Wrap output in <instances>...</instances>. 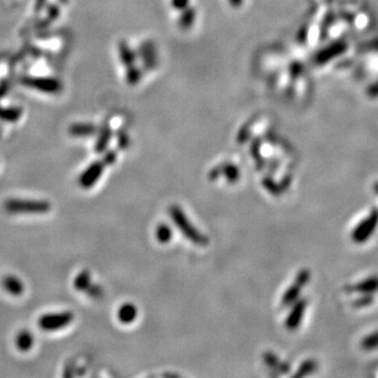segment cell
I'll return each mask as SVG.
<instances>
[{
  "instance_id": "6da1fadb",
  "label": "cell",
  "mask_w": 378,
  "mask_h": 378,
  "mask_svg": "<svg viewBox=\"0 0 378 378\" xmlns=\"http://www.w3.org/2000/svg\"><path fill=\"white\" fill-rule=\"evenodd\" d=\"M4 207L11 214H42L48 212L51 206L47 201L9 199Z\"/></svg>"
},
{
  "instance_id": "7a4b0ae2",
  "label": "cell",
  "mask_w": 378,
  "mask_h": 378,
  "mask_svg": "<svg viewBox=\"0 0 378 378\" xmlns=\"http://www.w3.org/2000/svg\"><path fill=\"white\" fill-rule=\"evenodd\" d=\"M169 213L171 219H173L175 224L178 226L179 230L183 233V235L188 238L189 240H192L193 243L199 246H206L208 243V239L204 234L200 233L195 226L189 222L188 218L186 214L183 212V210L177 205L171 206L169 209Z\"/></svg>"
},
{
  "instance_id": "3957f363",
  "label": "cell",
  "mask_w": 378,
  "mask_h": 378,
  "mask_svg": "<svg viewBox=\"0 0 378 378\" xmlns=\"http://www.w3.org/2000/svg\"><path fill=\"white\" fill-rule=\"evenodd\" d=\"M74 319V314L70 311L60 313H48L39 317L38 326L44 331L61 330L70 325Z\"/></svg>"
},
{
  "instance_id": "277c9868",
  "label": "cell",
  "mask_w": 378,
  "mask_h": 378,
  "mask_svg": "<svg viewBox=\"0 0 378 378\" xmlns=\"http://www.w3.org/2000/svg\"><path fill=\"white\" fill-rule=\"evenodd\" d=\"M378 225V209H373L371 213L359 223L351 233V237L355 243L362 244L371 237Z\"/></svg>"
},
{
  "instance_id": "5b68a950",
  "label": "cell",
  "mask_w": 378,
  "mask_h": 378,
  "mask_svg": "<svg viewBox=\"0 0 378 378\" xmlns=\"http://www.w3.org/2000/svg\"><path fill=\"white\" fill-rule=\"evenodd\" d=\"M103 168H104V165L101 162H95L92 165H90L87 170L83 171L79 178L80 186L84 189L92 188L101 177L103 173Z\"/></svg>"
},
{
  "instance_id": "8992f818",
  "label": "cell",
  "mask_w": 378,
  "mask_h": 378,
  "mask_svg": "<svg viewBox=\"0 0 378 378\" xmlns=\"http://www.w3.org/2000/svg\"><path fill=\"white\" fill-rule=\"evenodd\" d=\"M307 307V301L306 300H300L296 301L293 304V307H292V310L289 313L287 319H286V327L288 330L294 331L299 328V326L302 322L305 310Z\"/></svg>"
},
{
  "instance_id": "52a82bcc",
  "label": "cell",
  "mask_w": 378,
  "mask_h": 378,
  "mask_svg": "<svg viewBox=\"0 0 378 378\" xmlns=\"http://www.w3.org/2000/svg\"><path fill=\"white\" fill-rule=\"evenodd\" d=\"M3 286L6 291L14 296H20L24 291L22 282L14 276H6L3 280Z\"/></svg>"
},
{
  "instance_id": "ba28073f",
  "label": "cell",
  "mask_w": 378,
  "mask_h": 378,
  "mask_svg": "<svg viewBox=\"0 0 378 378\" xmlns=\"http://www.w3.org/2000/svg\"><path fill=\"white\" fill-rule=\"evenodd\" d=\"M354 290L360 294H373L378 291V277H371L354 286Z\"/></svg>"
},
{
  "instance_id": "9c48e42d",
  "label": "cell",
  "mask_w": 378,
  "mask_h": 378,
  "mask_svg": "<svg viewBox=\"0 0 378 378\" xmlns=\"http://www.w3.org/2000/svg\"><path fill=\"white\" fill-rule=\"evenodd\" d=\"M137 314H138V311H137V308L132 304H125L120 307L118 311V318L122 323H130L136 319Z\"/></svg>"
},
{
  "instance_id": "30bf717a",
  "label": "cell",
  "mask_w": 378,
  "mask_h": 378,
  "mask_svg": "<svg viewBox=\"0 0 378 378\" xmlns=\"http://www.w3.org/2000/svg\"><path fill=\"white\" fill-rule=\"evenodd\" d=\"M15 342H16V347L18 348V350H20L21 352H26L34 345V337L30 331L22 330L17 334Z\"/></svg>"
},
{
  "instance_id": "8fae6325",
  "label": "cell",
  "mask_w": 378,
  "mask_h": 378,
  "mask_svg": "<svg viewBox=\"0 0 378 378\" xmlns=\"http://www.w3.org/2000/svg\"><path fill=\"white\" fill-rule=\"evenodd\" d=\"M301 290H302V287L298 284H293L291 285L288 290L285 292V294L282 299V305L284 307H288V306H291L293 305L296 301H299V298H300V294H301Z\"/></svg>"
},
{
  "instance_id": "7c38bea8",
  "label": "cell",
  "mask_w": 378,
  "mask_h": 378,
  "mask_svg": "<svg viewBox=\"0 0 378 378\" xmlns=\"http://www.w3.org/2000/svg\"><path fill=\"white\" fill-rule=\"evenodd\" d=\"M91 286V274L88 270L81 271L74 281V287L78 291H87Z\"/></svg>"
},
{
  "instance_id": "4fadbf2b",
  "label": "cell",
  "mask_w": 378,
  "mask_h": 378,
  "mask_svg": "<svg viewBox=\"0 0 378 378\" xmlns=\"http://www.w3.org/2000/svg\"><path fill=\"white\" fill-rule=\"evenodd\" d=\"M32 87L46 91V92H56L58 91V83L53 81V80H46V79H40V80H31L30 81Z\"/></svg>"
},
{
  "instance_id": "5bb4252c",
  "label": "cell",
  "mask_w": 378,
  "mask_h": 378,
  "mask_svg": "<svg viewBox=\"0 0 378 378\" xmlns=\"http://www.w3.org/2000/svg\"><path fill=\"white\" fill-rule=\"evenodd\" d=\"M316 369H317V364H316L315 360L308 359L301 365V367L299 368L294 377H304V376H307V375H310V374L314 373Z\"/></svg>"
},
{
  "instance_id": "9a60e30c",
  "label": "cell",
  "mask_w": 378,
  "mask_h": 378,
  "mask_svg": "<svg viewBox=\"0 0 378 378\" xmlns=\"http://www.w3.org/2000/svg\"><path fill=\"white\" fill-rule=\"evenodd\" d=\"M156 237L160 243L165 244V243L169 242L171 237H173V230H171L170 227L167 226L166 224H161L157 227Z\"/></svg>"
},
{
  "instance_id": "2e32d148",
  "label": "cell",
  "mask_w": 378,
  "mask_h": 378,
  "mask_svg": "<svg viewBox=\"0 0 378 378\" xmlns=\"http://www.w3.org/2000/svg\"><path fill=\"white\" fill-rule=\"evenodd\" d=\"M360 346H362V348L366 351L377 349L378 348V331L367 335L362 340V342H360Z\"/></svg>"
},
{
  "instance_id": "e0dca14e",
  "label": "cell",
  "mask_w": 378,
  "mask_h": 378,
  "mask_svg": "<svg viewBox=\"0 0 378 378\" xmlns=\"http://www.w3.org/2000/svg\"><path fill=\"white\" fill-rule=\"evenodd\" d=\"M374 302V296L372 294H363L353 302L355 308H365L372 305Z\"/></svg>"
},
{
  "instance_id": "ac0fdd59",
  "label": "cell",
  "mask_w": 378,
  "mask_h": 378,
  "mask_svg": "<svg viewBox=\"0 0 378 378\" xmlns=\"http://www.w3.org/2000/svg\"><path fill=\"white\" fill-rule=\"evenodd\" d=\"M310 276H311L310 271H309L308 269H302L298 273V276L295 278V282L294 283L298 284V285H300L302 288H304L307 285V283L309 282V280H310Z\"/></svg>"
},
{
  "instance_id": "d6986e66",
  "label": "cell",
  "mask_w": 378,
  "mask_h": 378,
  "mask_svg": "<svg viewBox=\"0 0 378 378\" xmlns=\"http://www.w3.org/2000/svg\"><path fill=\"white\" fill-rule=\"evenodd\" d=\"M91 131H92V128L88 126H83V125H74L71 128V132L74 136H87L91 133Z\"/></svg>"
},
{
  "instance_id": "ffe728a7",
  "label": "cell",
  "mask_w": 378,
  "mask_h": 378,
  "mask_svg": "<svg viewBox=\"0 0 378 378\" xmlns=\"http://www.w3.org/2000/svg\"><path fill=\"white\" fill-rule=\"evenodd\" d=\"M87 292H88V294L93 299H99L102 295V289L97 285H91L87 289Z\"/></svg>"
},
{
  "instance_id": "44dd1931",
  "label": "cell",
  "mask_w": 378,
  "mask_h": 378,
  "mask_svg": "<svg viewBox=\"0 0 378 378\" xmlns=\"http://www.w3.org/2000/svg\"><path fill=\"white\" fill-rule=\"evenodd\" d=\"M373 189H374V192L378 195V182H376L375 184H374V186H373Z\"/></svg>"
}]
</instances>
